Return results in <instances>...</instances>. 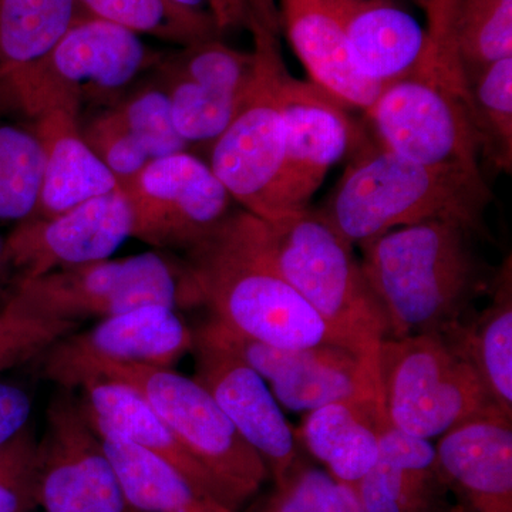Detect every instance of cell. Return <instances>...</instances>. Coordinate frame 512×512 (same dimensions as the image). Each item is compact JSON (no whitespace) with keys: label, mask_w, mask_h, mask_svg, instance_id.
I'll use <instances>...</instances> for the list:
<instances>
[{"label":"cell","mask_w":512,"mask_h":512,"mask_svg":"<svg viewBox=\"0 0 512 512\" xmlns=\"http://www.w3.org/2000/svg\"><path fill=\"white\" fill-rule=\"evenodd\" d=\"M185 254L178 269L180 306H205L225 329L276 348L340 346L262 254L249 212H231Z\"/></svg>","instance_id":"1"},{"label":"cell","mask_w":512,"mask_h":512,"mask_svg":"<svg viewBox=\"0 0 512 512\" xmlns=\"http://www.w3.org/2000/svg\"><path fill=\"white\" fill-rule=\"evenodd\" d=\"M457 0H431L426 42L400 79L365 111L377 146L424 165L481 170L470 79L454 33Z\"/></svg>","instance_id":"2"},{"label":"cell","mask_w":512,"mask_h":512,"mask_svg":"<svg viewBox=\"0 0 512 512\" xmlns=\"http://www.w3.org/2000/svg\"><path fill=\"white\" fill-rule=\"evenodd\" d=\"M476 232L453 221L393 229L360 245L363 272L389 338L448 333L468 306L490 292L494 275L473 248Z\"/></svg>","instance_id":"3"},{"label":"cell","mask_w":512,"mask_h":512,"mask_svg":"<svg viewBox=\"0 0 512 512\" xmlns=\"http://www.w3.org/2000/svg\"><path fill=\"white\" fill-rule=\"evenodd\" d=\"M493 192L483 171L424 165L377 146L352 157L328 204L316 214L350 245L426 221H453L484 235Z\"/></svg>","instance_id":"4"},{"label":"cell","mask_w":512,"mask_h":512,"mask_svg":"<svg viewBox=\"0 0 512 512\" xmlns=\"http://www.w3.org/2000/svg\"><path fill=\"white\" fill-rule=\"evenodd\" d=\"M251 222L262 254L318 313L339 345L377 365L389 328L353 245L312 208L275 222L251 214Z\"/></svg>","instance_id":"5"},{"label":"cell","mask_w":512,"mask_h":512,"mask_svg":"<svg viewBox=\"0 0 512 512\" xmlns=\"http://www.w3.org/2000/svg\"><path fill=\"white\" fill-rule=\"evenodd\" d=\"M247 29L254 37V77L237 116L211 144L210 165L232 201L266 222L281 220L279 184L286 130L278 87L286 72L279 45L276 0H248Z\"/></svg>","instance_id":"6"},{"label":"cell","mask_w":512,"mask_h":512,"mask_svg":"<svg viewBox=\"0 0 512 512\" xmlns=\"http://www.w3.org/2000/svg\"><path fill=\"white\" fill-rule=\"evenodd\" d=\"M161 60L136 33L83 13L13 82L0 117L35 120L56 109L80 114L83 103L116 96Z\"/></svg>","instance_id":"7"},{"label":"cell","mask_w":512,"mask_h":512,"mask_svg":"<svg viewBox=\"0 0 512 512\" xmlns=\"http://www.w3.org/2000/svg\"><path fill=\"white\" fill-rule=\"evenodd\" d=\"M94 379L126 384L140 394L207 471L225 507L238 511L269 477L264 460L194 377L173 367L103 365L83 384Z\"/></svg>","instance_id":"8"},{"label":"cell","mask_w":512,"mask_h":512,"mask_svg":"<svg viewBox=\"0 0 512 512\" xmlns=\"http://www.w3.org/2000/svg\"><path fill=\"white\" fill-rule=\"evenodd\" d=\"M387 420L419 439H440L478 414L498 410L473 366L443 333L387 338L377 355Z\"/></svg>","instance_id":"9"},{"label":"cell","mask_w":512,"mask_h":512,"mask_svg":"<svg viewBox=\"0 0 512 512\" xmlns=\"http://www.w3.org/2000/svg\"><path fill=\"white\" fill-rule=\"evenodd\" d=\"M8 302L39 318L79 323L146 305L178 309L180 279L164 256L146 252L19 278Z\"/></svg>","instance_id":"10"},{"label":"cell","mask_w":512,"mask_h":512,"mask_svg":"<svg viewBox=\"0 0 512 512\" xmlns=\"http://www.w3.org/2000/svg\"><path fill=\"white\" fill-rule=\"evenodd\" d=\"M120 188L130 205L131 238L154 248L185 251L231 214V195L210 165L188 151L148 161Z\"/></svg>","instance_id":"11"},{"label":"cell","mask_w":512,"mask_h":512,"mask_svg":"<svg viewBox=\"0 0 512 512\" xmlns=\"http://www.w3.org/2000/svg\"><path fill=\"white\" fill-rule=\"evenodd\" d=\"M286 130L284 171L279 184L281 220L311 208L333 165L352 158L373 138L338 97L288 70L278 87Z\"/></svg>","instance_id":"12"},{"label":"cell","mask_w":512,"mask_h":512,"mask_svg":"<svg viewBox=\"0 0 512 512\" xmlns=\"http://www.w3.org/2000/svg\"><path fill=\"white\" fill-rule=\"evenodd\" d=\"M194 333L247 363L268 384L276 402L295 413L380 393L377 365L342 346L276 348L239 336L212 319Z\"/></svg>","instance_id":"13"},{"label":"cell","mask_w":512,"mask_h":512,"mask_svg":"<svg viewBox=\"0 0 512 512\" xmlns=\"http://www.w3.org/2000/svg\"><path fill=\"white\" fill-rule=\"evenodd\" d=\"M37 501L45 512H134L72 390L62 389L47 407Z\"/></svg>","instance_id":"14"},{"label":"cell","mask_w":512,"mask_h":512,"mask_svg":"<svg viewBox=\"0 0 512 512\" xmlns=\"http://www.w3.org/2000/svg\"><path fill=\"white\" fill-rule=\"evenodd\" d=\"M194 346V330L177 309L146 305L69 333L45 353V376L62 389H80L103 365L173 367Z\"/></svg>","instance_id":"15"},{"label":"cell","mask_w":512,"mask_h":512,"mask_svg":"<svg viewBox=\"0 0 512 512\" xmlns=\"http://www.w3.org/2000/svg\"><path fill=\"white\" fill-rule=\"evenodd\" d=\"M178 134L190 146L214 143L231 124L254 77V56L222 42L197 40L158 64Z\"/></svg>","instance_id":"16"},{"label":"cell","mask_w":512,"mask_h":512,"mask_svg":"<svg viewBox=\"0 0 512 512\" xmlns=\"http://www.w3.org/2000/svg\"><path fill=\"white\" fill-rule=\"evenodd\" d=\"M133 220L123 190L84 201L53 217H30L5 238V261L19 278H37L111 258L131 238Z\"/></svg>","instance_id":"17"},{"label":"cell","mask_w":512,"mask_h":512,"mask_svg":"<svg viewBox=\"0 0 512 512\" xmlns=\"http://www.w3.org/2000/svg\"><path fill=\"white\" fill-rule=\"evenodd\" d=\"M195 377L252 450L264 460L276 487L299 460L295 436L268 384L228 350L194 333Z\"/></svg>","instance_id":"18"},{"label":"cell","mask_w":512,"mask_h":512,"mask_svg":"<svg viewBox=\"0 0 512 512\" xmlns=\"http://www.w3.org/2000/svg\"><path fill=\"white\" fill-rule=\"evenodd\" d=\"M437 460L457 512H512V419L490 410L440 437Z\"/></svg>","instance_id":"19"},{"label":"cell","mask_w":512,"mask_h":512,"mask_svg":"<svg viewBox=\"0 0 512 512\" xmlns=\"http://www.w3.org/2000/svg\"><path fill=\"white\" fill-rule=\"evenodd\" d=\"M276 6L281 30L309 80L365 113L382 89L353 66L332 0H276Z\"/></svg>","instance_id":"20"},{"label":"cell","mask_w":512,"mask_h":512,"mask_svg":"<svg viewBox=\"0 0 512 512\" xmlns=\"http://www.w3.org/2000/svg\"><path fill=\"white\" fill-rule=\"evenodd\" d=\"M366 512H457L437 460L436 446L387 421L379 457L356 484Z\"/></svg>","instance_id":"21"},{"label":"cell","mask_w":512,"mask_h":512,"mask_svg":"<svg viewBox=\"0 0 512 512\" xmlns=\"http://www.w3.org/2000/svg\"><path fill=\"white\" fill-rule=\"evenodd\" d=\"M350 60L357 72L383 89L419 59L426 28L396 0H332Z\"/></svg>","instance_id":"22"},{"label":"cell","mask_w":512,"mask_h":512,"mask_svg":"<svg viewBox=\"0 0 512 512\" xmlns=\"http://www.w3.org/2000/svg\"><path fill=\"white\" fill-rule=\"evenodd\" d=\"M33 123V134L45 157L33 217H53L84 201L119 190L116 177L84 140L79 113L50 110Z\"/></svg>","instance_id":"23"},{"label":"cell","mask_w":512,"mask_h":512,"mask_svg":"<svg viewBox=\"0 0 512 512\" xmlns=\"http://www.w3.org/2000/svg\"><path fill=\"white\" fill-rule=\"evenodd\" d=\"M387 421L382 394H363L306 413L301 439L330 476L356 485L376 464Z\"/></svg>","instance_id":"24"},{"label":"cell","mask_w":512,"mask_h":512,"mask_svg":"<svg viewBox=\"0 0 512 512\" xmlns=\"http://www.w3.org/2000/svg\"><path fill=\"white\" fill-rule=\"evenodd\" d=\"M80 390V404L90 424L116 431L136 446L164 458L201 493L221 503L217 487L207 471L140 394L126 384L107 379L89 380Z\"/></svg>","instance_id":"25"},{"label":"cell","mask_w":512,"mask_h":512,"mask_svg":"<svg viewBox=\"0 0 512 512\" xmlns=\"http://www.w3.org/2000/svg\"><path fill=\"white\" fill-rule=\"evenodd\" d=\"M134 512H238L201 493L164 458L92 424Z\"/></svg>","instance_id":"26"},{"label":"cell","mask_w":512,"mask_h":512,"mask_svg":"<svg viewBox=\"0 0 512 512\" xmlns=\"http://www.w3.org/2000/svg\"><path fill=\"white\" fill-rule=\"evenodd\" d=\"M491 302L473 322L444 333L476 370L491 403L512 419L511 258L495 272Z\"/></svg>","instance_id":"27"},{"label":"cell","mask_w":512,"mask_h":512,"mask_svg":"<svg viewBox=\"0 0 512 512\" xmlns=\"http://www.w3.org/2000/svg\"><path fill=\"white\" fill-rule=\"evenodd\" d=\"M83 13L77 0H0V107L20 74Z\"/></svg>","instance_id":"28"},{"label":"cell","mask_w":512,"mask_h":512,"mask_svg":"<svg viewBox=\"0 0 512 512\" xmlns=\"http://www.w3.org/2000/svg\"><path fill=\"white\" fill-rule=\"evenodd\" d=\"M87 15L107 20L136 35L187 46L220 36L211 13L191 12L171 0H77Z\"/></svg>","instance_id":"29"},{"label":"cell","mask_w":512,"mask_h":512,"mask_svg":"<svg viewBox=\"0 0 512 512\" xmlns=\"http://www.w3.org/2000/svg\"><path fill=\"white\" fill-rule=\"evenodd\" d=\"M471 107L480 160L495 173L512 170V56L470 74Z\"/></svg>","instance_id":"30"},{"label":"cell","mask_w":512,"mask_h":512,"mask_svg":"<svg viewBox=\"0 0 512 512\" xmlns=\"http://www.w3.org/2000/svg\"><path fill=\"white\" fill-rule=\"evenodd\" d=\"M43 165L33 131L0 126V221L22 222L35 215Z\"/></svg>","instance_id":"31"},{"label":"cell","mask_w":512,"mask_h":512,"mask_svg":"<svg viewBox=\"0 0 512 512\" xmlns=\"http://www.w3.org/2000/svg\"><path fill=\"white\" fill-rule=\"evenodd\" d=\"M454 33L468 76L512 56V0H457Z\"/></svg>","instance_id":"32"},{"label":"cell","mask_w":512,"mask_h":512,"mask_svg":"<svg viewBox=\"0 0 512 512\" xmlns=\"http://www.w3.org/2000/svg\"><path fill=\"white\" fill-rule=\"evenodd\" d=\"M150 160L187 151L171 116L170 101L163 87H147L113 106Z\"/></svg>","instance_id":"33"},{"label":"cell","mask_w":512,"mask_h":512,"mask_svg":"<svg viewBox=\"0 0 512 512\" xmlns=\"http://www.w3.org/2000/svg\"><path fill=\"white\" fill-rule=\"evenodd\" d=\"M79 323L45 319L6 302L0 309V373L43 355Z\"/></svg>","instance_id":"34"},{"label":"cell","mask_w":512,"mask_h":512,"mask_svg":"<svg viewBox=\"0 0 512 512\" xmlns=\"http://www.w3.org/2000/svg\"><path fill=\"white\" fill-rule=\"evenodd\" d=\"M39 440L26 426L0 446V512H32L39 507Z\"/></svg>","instance_id":"35"},{"label":"cell","mask_w":512,"mask_h":512,"mask_svg":"<svg viewBox=\"0 0 512 512\" xmlns=\"http://www.w3.org/2000/svg\"><path fill=\"white\" fill-rule=\"evenodd\" d=\"M82 134L119 185L126 184L151 161L114 107L94 117L82 128Z\"/></svg>","instance_id":"36"},{"label":"cell","mask_w":512,"mask_h":512,"mask_svg":"<svg viewBox=\"0 0 512 512\" xmlns=\"http://www.w3.org/2000/svg\"><path fill=\"white\" fill-rule=\"evenodd\" d=\"M335 480L328 471L305 466L298 460L284 483L276 487L266 512H320L323 498Z\"/></svg>","instance_id":"37"},{"label":"cell","mask_w":512,"mask_h":512,"mask_svg":"<svg viewBox=\"0 0 512 512\" xmlns=\"http://www.w3.org/2000/svg\"><path fill=\"white\" fill-rule=\"evenodd\" d=\"M32 399L15 384L0 383V446L29 424Z\"/></svg>","instance_id":"38"},{"label":"cell","mask_w":512,"mask_h":512,"mask_svg":"<svg viewBox=\"0 0 512 512\" xmlns=\"http://www.w3.org/2000/svg\"><path fill=\"white\" fill-rule=\"evenodd\" d=\"M320 512H366L356 485L335 480L323 498Z\"/></svg>","instance_id":"39"},{"label":"cell","mask_w":512,"mask_h":512,"mask_svg":"<svg viewBox=\"0 0 512 512\" xmlns=\"http://www.w3.org/2000/svg\"><path fill=\"white\" fill-rule=\"evenodd\" d=\"M210 10L220 33L247 28L248 0H210Z\"/></svg>","instance_id":"40"},{"label":"cell","mask_w":512,"mask_h":512,"mask_svg":"<svg viewBox=\"0 0 512 512\" xmlns=\"http://www.w3.org/2000/svg\"><path fill=\"white\" fill-rule=\"evenodd\" d=\"M171 2L181 6V8L191 10V12L211 13L210 0H171Z\"/></svg>","instance_id":"41"},{"label":"cell","mask_w":512,"mask_h":512,"mask_svg":"<svg viewBox=\"0 0 512 512\" xmlns=\"http://www.w3.org/2000/svg\"><path fill=\"white\" fill-rule=\"evenodd\" d=\"M6 266L5 261V238L0 237V274Z\"/></svg>","instance_id":"42"},{"label":"cell","mask_w":512,"mask_h":512,"mask_svg":"<svg viewBox=\"0 0 512 512\" xmlns=\"http://www.w3.org/2000/svg\"><path fill=\"white\" fill-rule=\"evenodd\" d=\"M413 2H416L417 5L420 6L421 9H426L427 5L431 2V0H413Z\"/></svg>","instance_id":"43"}]
</instances>
